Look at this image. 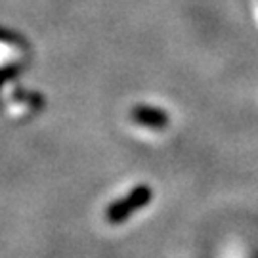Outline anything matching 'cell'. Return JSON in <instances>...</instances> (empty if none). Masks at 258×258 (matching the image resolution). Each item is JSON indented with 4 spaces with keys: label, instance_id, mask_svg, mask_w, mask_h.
Listing matches in <instances>:
<instances>
[{
    "label": "cell",
    "instance_id": "1",
    "mask_svg": "<svg viewBox=\"0 0 258 258\" xmlns=\"http://www.w3.org/2000/svg\"><path fill=\"white\" fill-rule=\"evenodd\" d=\"M153 199V191L148 185H138L130 191L126 197H122L119 201L111 203L105 211V218L111 224H120V222L128 220L130 216L136 211L144 209L146 205H149V201Z\"/></svg>",
    "mask_w": 258,
    "mask_h": 258
},
{
    "label": "cell",
    "instance_id": "2",
    "mask_svg": "<svg viewBox=\"0 0 258 258\" xmlns=\"http://www.w3.org/2000/svg\"><path fill=\"white\" fill-rule=\"evenodd\" d=\"M130 117L136 124L151 130H163L168 126V115L163 109H155V107L136 105L130 113Z\"/></svg>",
    "mask_w": 258,
    "mask_h": 258
},
{
    "label": "cell",
    "instance_id": "3",
    "mask_svg": "<svg viewBox=\"0 0 258 258\" xmlns=\"http://www.w3.org/2000/svg\"><path fill=\"white\" fill-rule=\"evenodd\" d=\"M19 73V65L16 63H8V65H2L0 67V86H4V84L12 81V79H16Z\"/></svg>",
    "mask_w": 258,
    "mask_h": 258
}]
</instances>
